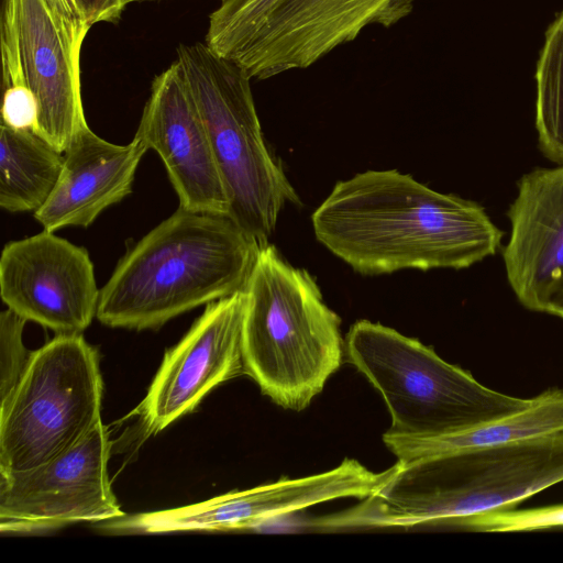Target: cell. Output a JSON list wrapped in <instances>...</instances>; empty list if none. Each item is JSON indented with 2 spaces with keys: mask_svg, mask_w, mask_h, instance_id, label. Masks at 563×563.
Segmentation results:
<instances>
[{
  "mask_svg": "<svg viewBox=\"0 0 563 563\" xmlns=\"http://www.w3.org/2000/svg\"><path fill=\"white\" fill-rule=\"evenodd\" d=\"M147 1H159V0H125L126 4L132 3V2H147ZM220 1H224V0H220Z\"/></svg>",
  "mask_w": 563,
  "mask_h": 563,
  "instance_id": "cell-25",
  "label": "cell"
},
{
  "mask_svg": "<svg viewBox=\"0 0 563 563\" xmlns=\"http://www.w3.org/2000/svg\"><path fill=\"white\" fill-rule=\"evenodd\" d=\"M507 216V280L525 308L545 313L563 288V164L522 175Z\"/></svg>",
  "mask_w": 563,
  "mask_h": 563,
  "instance_id": "cell-14",
  "label": "cell"
},
{
  "mask_svg": "<svg viewBox=\"0 0 563 563\" xmlns=\"http://www.w3.org/2000/svg\"><path fill=\"white\" fill-rule=\"evenodd\" d=\"M311 219L317 240L363 275L467 268L495 255L504 235L477 202L395 169L338 181Z\"/></svg>",
  "mask_w": 563,
  "mask_h": 563,
  "instance_id": "cell-1",
  "label": "cell"
},
{
  "mask_svg": "<svg viewBox=\"0 0 563 563\" xmlns=\"http://www.w3.org/2000/svg\"><path fill=\"white\" fill-rule=\"evenodd\" d=\"M534 80L538 147L551 162L563 164V10L544 32Z\"/></svg>",
  "mask_w": 563,
  "mask_h": 563,
  "instance_id": "cell-18",
  "label": "cell"
},
{
  "mask_svg": "<svg viewBox=\"0 0 563 563\" xmlns=\"http://www.w3.org/2000/svg\"><path fill=\"white\" fill-rule=\"evenodd\" d=\"M148 148L137 139L125 145L106 141L86 126L64 153L58 180L34 212L44 230L88 228L102 211L132 192L134 176Z\"/></svg>",
  "mask_w": 563,
  "mask_h": 563,
  "instance_id": "cell-15",
  "label": "cell"
},
{
  "mask_svg": "<svg viewBox=\"0 0 563 563\" xmlns=\"http://www.w3.org/2000/svg\"><path fill=\"white\" fill-rule=\"evenodd\" d=\"M545 313L563 319V288L550 300Z\"/></svg>",
  "mask_w": 563,
  "mask_h": 563,
  "instance_id": "cell-24",
  "label": "cell"
},
{
  "mask_svg": "<svg viewBox=\"0 0 563 563\" xmlns=\"http://www.w3.org/2000/svg\"><path fill=\"white\" fill-rule=\"evenodd\" d=\"M418 0H280L230 58L253 79L306 69L369 25L391 27Z\"/></svg>",
  "mask_w": 563,
  "mask_h": 563,
  "instance_id": "cell-9",
  "label": "cell"
},
{
  "mask_svg": "<svg viewBox=\"0 0 563 563\" xmlns=\"http://www.w3.org/2000/svg\"><path fill=\"white\" fill-rule=\"evenodd\" d=\"M98 352L79 334H57L33 351L9 400L0 406V475L58 457L101 422Z\"/></svg>",
  "mask_w": 563,
  "mask_h": 563,
  "instance_id": "cell-7",
  "label": "cell"
},
{
  "mask_svg": "<svg viewBox=\"0 0 563 563\" xmlns=\"http://www.w3.org/2000/svg\"><path fill=\"white\" fill-rule=\"evenodd\" d=\"M177 62L203 122L229 217L263 246L284 206L300 201L264 141L252 78L206 43L180 44Z\"/></svg>",
  "mask_w": 563,
  "mask_h": 563,
  "instance_id": "cell-6",
  "label": "cell"
},
{
  "mask_svg": "<svg viewBox=\"0 0 563 563\" xmlns=\"http://www.w3.org/2000/svg\"><path fill=\"white\" fill-rule=\"evenodd\" d=\"M345 356L384 399L391 435L456 433L515 413L532 400L486 387L419 340L368 320L350 328Z\"/></svg>",
  "mask_w": 563,
  "mask_h": 563,
  "instance_id": "cell-5",
  "label": "cell"
},
{
  "mask_svg": "<svg viewBox=\"0 0 563 563\" xmlns=\"http://www.w3.org/2000/svg\"><path fill=\"white\" fill-rule=\"evenodd\" d=\"M63 162L64 154L33 131L1 122L0 207L9 212H35L52 194Z\"/></svg>",
  "mask_w": 563,
  "mask_h": 563,
  "instance_id": "cell-17",
  "label": "cell"
},
{
  "mask_svg": "<svg viewBox=\"0 0 563 563\" xmlns=\"http://www.w3.org/2000/svg\"><path fill=\"white\" fill-rule=\"evenodd\" d=\"M134 137L161 157L179 207L229 216L225 188L177 59L154 78Z\"/></svg>",
  "mask_w": 563,
  "mask_h": 563,
  "instance_id": "cell-13",
  "label": "cell"
},
{
  "mask_svg": "<svg viewBox=\"0 0 563 563\" xmlns=\"http://www.w3.org/2000/svg\"><path fill=\"white\" fill-rule=\"evenodd\" d=\"M280 0H224L210 14L205 43L224 58L253 36Z\"/></svg>",
  "mask_w": 563,
  "mask_h": 563,
  "instance_id": "cell-19",
  "label": "cell"
},
{
  "mask_svg": "<svg viewBox=\"0 0 563 563\" xmlns=\"http://www.w3.org/2000/svg\"><path fill=\"white\" fill-rule=\"evenodd\" d=\"M1 23L13 34L25 84L38 104L34 133L64 154L88 126L80 51L91 25L65 19L47 0H3Z\"/></svg>",
  "mask_w": 563,
  "mask_h": 563,
  "instance_id": "cell-10",
  "label": "cell"
},
{
  "mask_svg": "<svg viewBox=\"0 0 563 563\" xmlns=\"http://www.w3.org/2000/svg\"><path fill=\"white\" fill-rule=\"evenodd\" d=\"M261 246L227 214L178 207L118 262L96 317L111 328L158 329L243 290Z\"/></svg>",
  "mask_w": 563,
  "mask_h": 563,
  "instance_id": "cell-3",
  "label": "cell"
},
{
  "mask_svg": "<svg viewBox=\"0 0 563 563\" xmlns=\"http://www.w3.org/2000/svg\"><path fill=\"white\" fill-rule=\"evenodd\" d=\"M53 7L65 19L76 24H89L82 16L80 9L76 0H47ZM90 25V24H89Z\"/></svg>",
  "mask_w": 563,
  "mask_h": 563,
  "instance_id": "cell-23",
  "label": "cell"
},
{
  "mask_svg": "<svg viewBox=\"0 0 563 563\" xmlns=\"http://www.w3.org/2000/svg\"><path fill=\"white\" fill-rule=\"evenodd\" d=\"M25 323L24 318L9 308L0 314V406L11 397L33 353L22 340Z\"/></svg>",
  "mask_w": 563,
  "mask_h": 563,
  "instance_id": "cell-20",
  "label": "cell"
},
{
  "mask_svg": "<svg viewBox=\"0 0 563 563\" xmlns=\"http://www.w3.org/2000/svg\"><path fill=\"white\" fill-rule=\"evenodd\" d=\"M245 307L244 289L208 303L183 339L165 353L136 409L147 434L163 431L195 410L218 385L245 374Z\"/></svg>",
  "mask_w": 563,
  "mask_h": 563,
  "instance_id": "cell-12",
  "label": "cell"
},
{
  "mask_svg": "<svg viewBox=\"0 0 563 563\" xmlns=\"http://www.w3.org/2000/svg\"><path fill=\"white\" fill-rule=\"evenodd\" d=\"M84 19L90 24L115 22L128 5L125 0H76Z\"/></svg>",
  "mask_w": 563,
  "mask_h": 563,
  "instance_id": "cell-22",
  "label": "cell"
},
{
  "mask_svg": "<svg viewBox=\"0 0 563 563\" xmlns=\"http://www.w3.org/2000/svg\"><path fill=\"white\" fill-rule=\"evenodd\" d=\"M561 430H563V389L550 388L533 397L526 408L472 429L430 438H407L385 432L383 442L397 457V462L409 463Z\"/></svg>",
  "mask_w": 563,
  "mask_h": 563,
  "instance_id": "cell-16",
  "label": "cell"
},
{
  "mask_svg": "<svg viewBox=\"0 0 563 563\" xmlns=\"http://www.w3.org/2000/svg\"><path fill=\"white\" fill-rule=\"evenodd\" d=\"M0 295L26 321L79 334L97 316L100 289L87 250L43 230L4 245Z\"/></svg>",
  "mask_w": 563,
  "mask_h": 563,
  "instance_id": "cell-11",
  "label": "cell"
},
{
  "mask_svg": "<svg viewBox=\"0 0 563 563\" xmlns=\"http://www.w3.org/2000/svg\"><path fill=\"white\" fill-rule=\"evenodd\" d=\"M372 495L317 528H410L506 510L563 482V430L409 463Z\"/></svg>",
  "mask_w": 563,
  "mask_h": 563,
  "instance_id": "cell-2",
  "label": "cell"
},
{
  "mask_svg": "<svg viewBox=\"0 0 563 563\" xmlns=\"http://www.w3.org/2000/svg\"><path fill=\"white\" fill-rule=\"evenodd\" d=\"M1 122L11 129L35 131L38 121V104L27 86L3 88Z\"/></svg>",
  "mask_w": 563,
  "mask_h": 563,
  "instance_id": "cell-21",
  "label": "cell"
},
{
  "mask_svg": "<svg viewBox=\"0 0 563 563\" xmlns=\"http://www.w3.org/2000/svg\"><path fill=\"white\" fill-rule=\"evenodd\" d=\"M244 291L245 374L276 405L301 411L343 363L340 317L314 279L268 243L261 246Z\"/></svg>",
  "mask_w": 563,
  "mask_h": 563,
  "instance_id": "cell-4",
  "label": "cell"
},
{
  "mask_svg": "<svg viewBox=\"0 0 563 563\" xmlns=\"http://www.w3.org/2000/svg\"><path fill=\"white\" fill-rule=\"evenodd\" d=\"M109 457L110 441L101 421L46 464L0 475L1 533H41L123 517L109 479Z\"/></svg>",
  "mask_w": 563,
  "mask_h": 563,
  "instance_id": "cell-8",
  "label": "cell"
}]
</instances>
